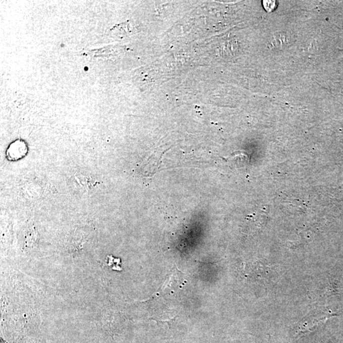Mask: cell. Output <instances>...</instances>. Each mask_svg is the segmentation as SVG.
Returning <instances> with one entry per match:
<instances>
[{"label": "cell", "instance_id": "6da1fadb", "mask_svg": "<svg viewBox=\"0 0 343 343\" xmlns=\"http://www.w3.org/2000/svg\"><path fill=\"white\" fill-rule=\"evenodd\" d=\"M271 6H276V2L273 1L263 2V6L264 7V8H265L267 11L272 12L274 11V9H275V7H271Z\"/></svg>", "mask_w": 343, "mask_h": 343}]
</instances>
